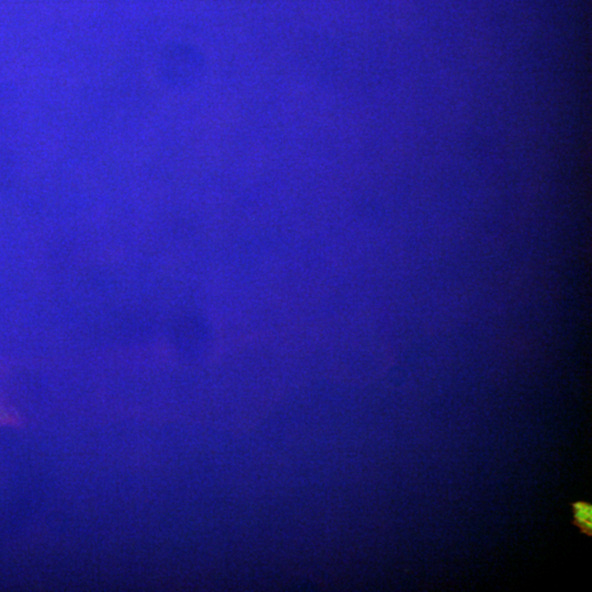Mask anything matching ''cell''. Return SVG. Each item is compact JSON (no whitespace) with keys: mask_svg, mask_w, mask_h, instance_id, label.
<instances>
[{"mask_svg":"<svg viewBox=\"0 0 592 592\" xmlns=\"http://www.w3.org/2000/svg\"><path fill=\"white\" fill-rule=\"evenodd\" d=\"M572 510V524L582 534L592 537V505L588 501L578 500L570 503Z\"/></svg>","mask_w":592,"mask_h":592,"instance_id":"6da1fadb","label":"cell"}]
</instances>
